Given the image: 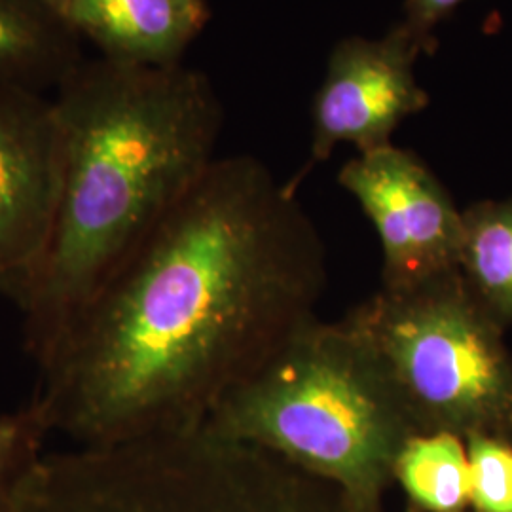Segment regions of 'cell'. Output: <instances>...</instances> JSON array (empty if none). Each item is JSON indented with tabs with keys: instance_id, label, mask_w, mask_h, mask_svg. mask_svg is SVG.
<instances>
[{
	"instance_id": "obj_3",
	"label": "cell",
	"mask_w": 512,
	"mask_h": 512,
	"mask_svg": "<svg viewBox=\"0 0 512 512\" xmlns=\"http://www.w3.org/2000/svg\"><path fill=\"white\" fill-rule=\"evenodd\" d=\"M202 429L340 486L368 511L420 435L376 351L348 319L313 317L209 414Z\"/></svg>"
},
{
	"instance_id": "obj_9",
	"label": "cell",
	"mask_w": 512,
	"mask_h": 512,
	"mask_svg": "<svg viewBox=\"0 0 512 512\" xmlns=\"http://www.w3.org/2000/svg\"><path fill=\"white\" fill-rule=\"evenodd\" d=\"M211 18L207 0H71L65 21L101 57L133 67H173Z\"/></svg>"
},
{
	"instance_id": "obj_12",
	"label": "cell",
	"mask_w": 512,
	"mask_h": 512,
	"mask_svg": "<svg viewBox=\"0 0 512 512\" xmlns=\"http://www.w3.org/2000/svg\"><path fill=\"white\" fill-rule=\"evenodd\" d=\"M393 476L423 511L459 512L471 501L467 448L454 433L412 437L397 458Z\"/></svg>"
},
{
	"instance_id": "obj_13",
	"label": "cell",
	"mask_w": 512,
	"mask_h": 512,
	"mask_svg": "<svg viewBox=\"0 0 512 512\" xmlns=\"http://www.w3.org/2000/svg\"><path fill=\"white\" fill-rule=\"evenodd\" d=\"M50 433L48 414L37 399L0 414V512H16L19 488L44 456V440Z\"/></svg>"
},
{
	"instance_id": "obj_10",
	"label": "cell",
	"mask_w": 512,
	"mask_h": 512,
	"mask_svg": "<svg viewBox=\"0 0 512 512\" xmlns=\"http://www.w3.org/2000/svg\"><path fill=\"white\" fill-rule=\"evenodd\" d=\"M80 42L65 19L35 0H0V82L57 88L84 59Z\"/></svg>"
},
{
	"instance_id": "obj_5",
	"label": "cell",
	"mask_w": 512,
	"mask_h": 512,
	"mask_svg": "<svg viewBox=\"0 0 512 512\" xmlns=\"http://www.w3.org/2000/svg\"><path fill=\"white\" fill-rule=\"evenodd\" d=\"M418 433L512 437V361L501 323L458 270L380 287L351 311Z\"/></svg>"
},
{
	"instance_id": "obj_14",
	"label": "cell",
	"mask_w": 512,
	"mask_h": 512,
	"mask_svg": "<svg viewBox=\"0 0 512 512\" xmlns=\"http://www.w3.org/2000/svg\"><path fill=\"white\" fill-rule=\"evenodd\" d=\"M471 501L478 512H512V444L475 433L467 437Z\"/></svg>"
},
{
	"instance_id": "obj_2",
	"label": "cell",
	"mask_w": 512,
	"mask_h": 512,
	"mask_svg": "<svg viewBox=\"0 0 512 512\" xmlns=\"http://www.w3.org/2000/svg\"><path fill=\"white\" fill-rule=\"evenodd\" d=\"M65 165L54 232L16 306L37 365L165 213L217 160L207 74L82 59L55 88Z\"/></svg>"
},
{
	"instance_id": "obj_11",
	"label": "cell",
	"mask_w": 512,
	"mask_h": 512,
	"mask_svg": "<svg viewBox=\"0 0 512 512\" xmlns=\"http://www.w3.org/2000/svg\"><path fill=\"white\" fill-rule=\"evenodd\" d=\"M458 272L497 323L512 321V198L461 211Z\"/></svg>"
},
{
	"instance_id": "obj_15",
	"label": "cell",
	"mask_w": 512,
	"mask_h": 512,
	"mask_svg": "<svg viewBox=\"0 0 512 512\" xmlns=\"http://www.w3.org/2000/svg\"><path fill=\"white\" fill-rule=\"evenodd\" d=\"M465 2L469 0H404L403 18L399 23L420 42L425 54H431L437 48L435 31L440 23Z\"/></svg>"
},
{
	"instance_id": "obj_4",
	"label": "cell",
	"mask_w": 512,
	"mask_h": 512,
	"mask_svg": "<svg viewBox=\"0 0 512 512\" xmlns=\"http://www.w3.org/2000/svg\"><path fill=\"white\" fill-rule=\"evenodd\" d=\"M296 465L205 429L44 454L16 512H327Z\"/></svg>"
},
{
	"instance_id": "obj_6",
	"label": "cell",
	"mask_w": 512,
	"mask_h": 512,
	"mask_svg": "<svg viewBox=\"0 0 512 512\" xmlns=\"http://www.w3.org/2000/svg\"><path fill=\"white\" fill-rule=\"evenodd\" d=\"M63 165L54 97L0 82V296L14 304L52 238Z\"/></svg>"
},
{
	"instance_id": "obj_7",
	"label": "cell",
	"mask_w": 512,
	"mask_h": 512,
	"mask_svg": "<svg viewBox=\"0 0 512 512\" xmlns=\"http://www.w3.org/2000/svg\"><path fill=\"white\" fill-rule=\"evenodd\" d=\"M338 183L378 234L384 287L458 270L461 211L414 152L391 143L357 154L340 169Z\"/></svg>"
},
{
	"instance_id": "obj_8",
	"label": "cell",
	"mask_w": 512,
	"mask_h": 512,
	"mask_svg": "<svg viewBox=\"0 0 512 512\" xmlns=\"http://www.w3.org/2000/svg\"><path fill=\"white\" fill-rule=\"evenodd\" d=\"M425 50L397 21L384 37H346L334 44L311 107L310 165L340 145L357 154L391 145L408 116L429 107L416 78Z\"/></svg>"
},
{
	"instance_id": "obj_1",
	"label": "cell",
	"mask_w": 512,
	"mask_h": 512,
	"mask_svg": "<svg viewBox=\"0 0 512 512\" xmlns=\"http://www.w3.org/2000/svg\"><path fill=\"white\" fill-rule=\"evenodd\" d=\"M327 253L255 156L217 158L76 317L38 403L76 446L186 433L315 317Z\"/></svg>"
},
{
	"instance_id": "obj_16",
	"label": "cell",
	"mask_w": 512,
	"mask_h": 512,
	"mask_svg": "<svg viewBox=\"0 0 512 512\" xmlns=\"http://www.w3.org/2000/svg\"><path fill=\"white\" fill-rule=\"evenodd\" d=\"M35 2H38L40 6H44V8H48L50 12H54L59 18L63 19H65V12H67V8L71 4V0H35Z\"/></svg>"
}]
</instances>
